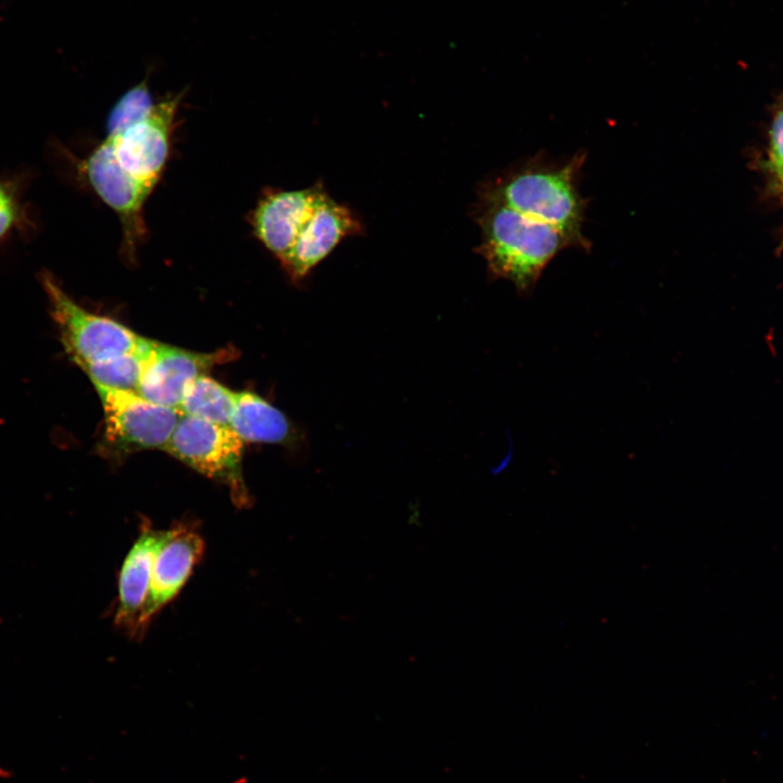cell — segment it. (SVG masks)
Here are the masks:
<instances>
[{"label": "cell", "mask_w": 783, "mask_h": 783, "mask_svg": "<svg viewBox=\"0 0 783 783\" xmlns=\"http://www.w3.org/2000/svg\"><path fill=\"white\" fill-rule=\"evenodd\" d=\"M162 536V530L144 523L120 571L114 624L132 638L139 639L147 631L144 614L150 593L152 561Z\"/></svg>", "instance_id": "11"}, {"label": "cell", "mask_w": 783, "mask_h": 783, "mask_svg": "<svg viewBox=\"0 0 783 783\" xmlns=\"http://www.w3.org/2000/svg\"><path fill=\"white\" fill-rule=\"evenodd\" d=\"M244 442L228 427L181 414L165 450L199 473L225 484L238 507L249 504L243 476Z\"/></svg>", "instance_id": "5"}, {"label": "cell", "mask_w": 783, "mask_h": 783, "mask_svg": "<svg viewBox=\"0 0 783 783\" xmlns=\"http://www.w3.org/2000/svg\"><path fill=\"white\" fill-rule=\"evenodd\" d=\"M148 77L124 92L110 111L107 135L124 130L145 119L153 109Z\"/></svg>", "instance_id": "15"}, {"label": "cell", "mask_w": 783, "mask_h": 783, "mask_svg": "<svg viewBox=\"0 0 783 783\" xmlns=\"http://www.w3.org/2000/svg\"><path fill=\"white\" fill-rule=\"evenodd\" d=\"M770 160L780 179H783V111L775 116L770 133Z\"/></svg>", "instance_id": "17"}, {"label": "cell", "mask_w": 783, "mask_h": 783, "mask_svg": "<svg viewBox=\"0 0 783 783\" xmlns=\"http://www.w3.org/2000/svg\"><path fill=\"white\" fill-rule=\"evenodd\" d=\"M584 160L583 153L562 164L530 160L484 184L478 195L555 227L572 247L588 249L583 234L586 200L576 179Z\"/></svg>", "instance_id": "2"}, {"label": "cell", "mask_w": 783, "mask_h": 783, "mask_svg": "<svg viewBox=\"0 0 783 783\" xmlns=\"http://www.w3.org/2000/svg\"><path fill=\"white\" fill-rule=\"evenodd\" d=\"M103 411L104 440L114 452L163 450L181 417L137 391L95 387Z\"/></svg>", "instance_id": "6"}, {"label": "cell", "mask_w": 783, "mask_h": 783, "mask_svg": "<svg viewBox=\"0 0 783 783\" xmlns=\"http://www.w3.org/2000/svg\"><path fill=\"white\" fill-rule=\"evenodd\" d=\"M26 213L15 183L0 179V243L25 226Z\"/></svg>", "instance_id": "16"}, {"label": "cell", "mask_w": 783, "mask_h": 783, "mask_svg": "<svg viewBox=\"0 0 783 783\" xmlns=\"http://www.w3.org/2000/svg\"><path fill=\"white\" fill-rule=\"evenodd\" d=\"M182 97L156 103L145 119L107 135L83 164L89 185L120 217L125 237L136 238L146 231L144 204L165 167Z\"/></svg>", "instance_id": "1"}, {"label": "cell", "mask_w": 783, "mask_h": 783, "mask_svg": "<svg viewBox=\"0 0 783 783\" xmlns=\"http://www.w3.org/2000/svg\"><path fill=\"white\" fill-rule=\"evenodd\" d=\"M234 357L233 349L197 352L150 340L137 393L161 406L178 409L186 386L219 363Z\"/></svg>", "instance_id": "7"}, {"label": "cell", "mask_w": 783, "mask_h": 783, "mask_svg": "<svg viewBox=\"0 0 783 783\" xmlns=\"http://www.w3.org/2000/svg\"><path fill=\"white\" fill-rule=\"evenodd\" d=\"M40 281L63 349L77 366L139 350L149 340L113 319L80 307L50 273L44 272Z\"/></svg>", "instance_id": "4"}, {"label": "cell", "mask_w": 783, "mask_h": 783, "mask_svg": "<svg viewBox=\"0 0 783 783\" xmlns=\"http://www.w3.org/2000/svg\"><path fill=\"white\" fill-rule=\"evenodd\" d=\"M326 195L321 183L298 190L270 189L251 214L254 236L279 261Z\"/></svg>", "instance_id": "8"}, {"label": "cell", "mask_w": 783, "mask_h": 783, "mask_svg": "<svg viewBox=\"0 0 783 783\" xmlns=\"http://www.w3.org/2000/svg\"><path fill=\"white\" fill-rule=\"evenodd\" d=\"M203 552V538L191 526L177 523L163 531L152 561L150 593L144 614L146 629L153 617L177 596Z\"/></svg>", "instance_id": "10"}, {"label": "cell", "mask_w": 783, "mask_h": 783, "mask_svg": "<svg viewBox=\"0 0 783 783\" xmlns=\"http://www.w3.org/2000/svg\"><path fill=\"white\" fill-rule=\"evenodd\" d=\"M150 340L139 350L83 363L79 368L95 387L137 391L145 352Z\"/></svg>", "instance_id": "14"}, {"label": "cell", "mask_w": 783, "mask_h": 783, "mask_svg": "<svg viewBox=\"0 0 783 783\" xmlns=\"http://www.w3.org/2000/svg\"><path fill=\"white\" fill-rule=\"evenodd\" d=\"M235 403L236 391L202 374L186 386L177 410L229 427Z\"/></svg>", "instance_id": "13"}, {"label": "cell", "mask_w": 783, "mask_h": 783, "mask_svg": "<svg viewBox=\"0 0 783 783\" xmlns=\"http://www.w3.org/2000/svg\"><path fill=\"white\" fill-rule=\"evenodd\" d=\"M781 182H782V184H783V179H782Z\"/></svg>", "instance_id": "18"}, {"label": "cell", "mask_w": 783, "mask_h": 783, "mask_svg": "<svg viewBox=\"0 0 783 783\" xmlns=\"http://www.w3.org/2000/svg\"><path fill=\"white\" fill-rule=\"evenodd\" d=\"M474 217L482 233L477 252L488 272L521 291L532 288L548 263L572 246L555 227L484 196L477 197Z\"/></svg>", "instance_id": "3"}, {"label": "cell", "mask_w": 783, "mask_h": 783, "mask_svg": "<svg viewBox=\"0 0 783 783\" xmlns=\"http://www.w3.org/2000/svg\"><path fill=\"white\" fill-rule=\"evenodd\" d=\"M229 427L243 442L268 444L286 443L291 432L285 414L251 391L236 393Z\"/></svg>", "instance_id": "12"}, {"label": "cell", "mask_w": 783, "mask_h": 783, "mask_svg": "<svg viewBox=\"0 0 783 783\" xmlns=\"http://www.w3.org/2000/svg\"><path fill=\"white\" fill-rule=\"evenodd\" d=\"M362 232V223L353 211L327 194L279 263L294 282H299L344 238Z\"/></svg>", "instance_id": "9"}]
</instances>
